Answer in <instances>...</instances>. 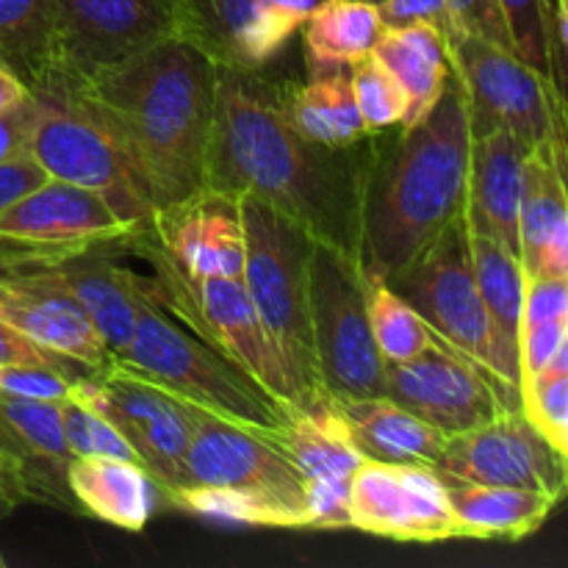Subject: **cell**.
<instances>
[{"mask_svg": "<svg viewBox=\"0 0 568 568\" xmlns=\"http://www.w3.org/2000/svg\"><path fill=\"white\" fill-rule=\"evenodd\" d=\"M436 471L453 480L532 488L560 499L568 486V458L519 408H508L486 425L447 436Z\"/></svg>", "mask_w": 568, "mask_h": 568, "instance_id": "cell-13", "label": "cell"}, {"mask_svg": "<svg viewBox=\"0 0 568 568\" xmlns=\"http://www.w3.org/2000/svg\"><path fill=\"white\" fill-rule=\"evenodd\" d=\"M31 98V89L22 81L20 72L11 67V61L0 53V111L14 109V105L26 103Z\"/></svg>", "mask_w": 568, "mask_h": 568, "instance_id": "cell-49", "label": "cell"}, {"mask_svg": "<svg viewBox=\"0 0 568 568\" xmlns=\"http://www.w3.org/2000/svg\"><path fill=\"white\" fill-rule=\"evenodd\" d=\"M325 0H258L253 33H250V70H258L303 28Z\"/></svg>", "mask_w": 568, "mask_h": 568, "instance_id": "cell-39", "label": "cell"}, {"mask_svg": "<svg viewBox=\"0 0 568 568\" xmlns=\"http://www.w3.org/2000/svg\"><path fill=\"white\" fill-rule=\"evenodd\" d=\"M530 150L519 136L503 128L475 133L469 142L466 225L497 239L514 255H519L521 178Z\"/></svg>", "mask_w": 568, "mask_h": 568, "instance_id": "cell-22", "label": "cell"}, {"mask_svg": "<svg viewBox=\"0 0 568 568\" xmlns=\"http://www.w3.org/2000/svg\"><path fill=\"white\" fill-rule=\"evenodd\" d=\"M349 483L353 480H303L311 530H349Z\"/></svg>", "mask_w": 568, "mask_h": 568, "instance_id": "cell-43", "label": "cell"}, {"mask_svg": "<svg viewBox=\"0 0 568 568\" xmlns=\"http://www.w3.org/2000/svg\"><path fill=\"white\" fill-rule=\"evenodd\" d=\"M519 261L525 277H568L566 164L549 144H538L525 159Z\"/></svg>", "mask_w": 568, "mask_h": 568, "instance_id": "cell-23", "label": "cell"}, {"mask_svg": "<svg viewBox=\"0 0 568 568\" xmlns=\"http://www.w3.org/2000/svg\"><path fill=\"white\" fill-rule=\"evenodd\" d=\"M386 286L408 300L444 344L497 377L519 397L477 288L464 211L438 233L436 242L414 264L405 266Z\"/></svg>", "mask_w": 568, "mask_h": 568, "instance_id": "cell-8", "label": "cell"}, {"mask_svg": "<svg viewBox=\"0 0 568 568\" xmlns=\"http://www.w3.org/2000/svg\"><path fill=\"white\" fill-rule=\"evenodd\" d=\"M397 128L394 136L392 128L369 133L361 205V272L369 283L414 264L466 203L471 128L455 72L416 125Z\"/></svg>", "mask_w": 568, "mask_h": 568, "instance_id": "cell-3", "label": "cell"}, {"mask_svg": "<svg viewBox=\"0 0 568 568\" xmlns=\"http://www.w3.org/2000/svg\"><path fill=\"white\" fill-rule=\"evenodd\" d=\"M67 483L81 514L116 530L142 532L155 510V483L136 460L72 458Z\"/></svg>", "mask_w": 568, "mask_h": 568, "instance_id": "cell-26", "label": "cell"}, {"mask_svg": "<svg viewBox=\"0 0 568 568\" xmlns=\"http://www.w3.org/2000/svg\"><path fill=\"white\" fill-rule=\"evenodd\" d=\"M525 419L568 458V364H555L525 377L519 386Z\"/></svg>", "mask_w": 568, "mask_h": 568, "instance_id": "cell-36", "label": "cell"}, {"mask_svg": "<svg viewBox=\"0 0 568 568\" xmlns=\"http://www.w3.org/2000/svg\"><path fill=\"white\" fill-rule=\"evenodd\" d=\"M305 59L311 75L353 67L375 50L383 33L381 11L369 0H325L303 22Z\"/></svg>", "mask_w": 568, "mask_h": 568, "instance_id": "cell-31", "label": "cell"}, {"mask_svg": "<svg viewBox=\"0 0 568 568\" xmlns=\"http://www.w3.org/2000/svg\"><path fill=\"white\" fill-rule=\"evenodd\" d=\"M136 222L122 220L100 194L44 178L0 214V236L39 247L78 253L92 244L125 242Z\"/></svg>", "mask_w": 568, "mask_h": 568, "instance_id": "cell-18", "label": "cell"}, {"mask_svg": "<svg viewBox=\"0 0 568 568\" xmlns=\"http://www.w3.org/2000/svg\"><path fill=\"white\" fill-rule=\"evenodd\" d=\"M369 3H375V6H377V3H381V0H369Z\"/></svg>", "mask_w": 568, "mask_h": 568, "instance_id": "cell-52", "label": "cell"}, {"mask_svg": "<svg viewBox=\"0 0 568 568\" xmlns=\"http://www.w3.org/2000/svg\"><path fill=\"white\" fill-rule=\"evenodd\" d=\"M31 133L28 155L55 181L75 183L100 194L122 220L142 225L150 205L133 181L120 148L64 67H50L31 83Z\"/></svg>", "mask_w": 568, "mask_h": 568, "instance_id": "cell-7", "label": "cell"}, {"mask_svg": "<svg viewBox=\"0 0 568 568\" xmlns=\"http://www.w3.org/2000/svg\"><path fill=\"white\" fill-rule=\"evenodd\" d=\"M17 505H20V497H17L14 477H11L9 460H6V455L0 453V516L11 514Z\"/></svg>", "mask_w": 568, "mask_h": 568, "instance_id": "cell-50", "label": "cell"}, {"mask_svg": "<svg viewBox=\"0 0 568 568\" xmlns=\"http://www.w3.org/2000/svg\"><path fill=\"white\" fill-rule=\"evenodd\" d=\"M31 98L14 109L0 111V161L28 153V133H31Z\"/></svg>", "mask_w": 568, "mask_h": 568, "instance_id": "cell-47", "label": "cell"}, {"mask_svg": "<svg viewBox=\"0 0 568 568\" xmlns=\"http://www.w3.org/2000/svg\"><path fill=\"white\" fill-rule=\"evenodd\" d=\"M181 39L203 50L216 67L250 70V33L258 0H178Z\"/></svg>", "mask_w": 568, "mask_h": 568, "instance_id": "cell-33", "label": "cell"}, {"mask_svg": "<svg viewBox=\"0 0 568 568\" xmlns=\"http://www.w3.org/2000/svg\"><path fill=\"white\" fill-rule=\"evenodd\" d=\"M59 67L89 75L181 39L178 0H55Z\"/></svg>", "mask_w": 568, "mask_h": 568, "instance_id": "cell-14", "label": "cell"}, {"mask_svg": "<svg viewBox=\"0 0 568 568\" xmlns=\"http://www.w3.org/2000/svg\"><path fill=\"white\" fill-rule=\"evenodd\" d=\"M78 89L120 148L150 214L209 189L216 64L203 50L166 39L81 75Z\"/></svg>", "mask_w": 568, "mask_h": 568, "instance_id": "cell-2", "label": "cell"}, {"mask_svg": "<svg viewBox=\"0 0 568 568\" xmlns=\"http://www.w3.org/2000/svg\"><path fill=\"white\" fill-rule=\"evenodd\" d=\"M516 55L549 81V26L558 0H499Z\"/></svg>", "mask_w": 568, "mask_h": 568, "instance_id": "cell-40", "label": "cell"}, {"mask_svg": "<svg viewBox=\"0 0 568 568\" xmlns=\"http://www.w3.org/2000/svg\"><path fill=\"white\" fill-rule=\"evenodd\" d=\"M355 449L366 460L381 464H416L436 469L447 433L399 405L397 399L364 397L336 403Z\"/></svg>", "mask_w": 568, "mask_h": 568, "instance_id": "cell-24", "label": "cell"}, {"mask_svg": "<svg viewBox=\"0 0 568 568\" xmlns=\"http://www.w3.org/2000/svg\"><path fill=\"white\" fill-rule=\"evenodd\" d=\"M366 311L383 361H410L442 342L419 311L386 283H369Z\"/></svg>", "mask_w": 568, "mask_h": 568, "instance_id": "cell-35", "label": "cell"}, {"mask_svg": "<svg viewBox=\"0 0 568 568\" xmlns=\"http://www.w3.org/2000/svg\"><path fill=\"white\" fill-rule=\"evenodd\" d=\"M469 255L483 305H486V314L491 320L494 338H497L505 366H508L510 377H514L516 388H519V322L527 283L525 270H521L519 255L510 253L497 239L486 236L480 231H471V227Z\"/></svg>", "mask_w": 568, "mask_h": 568, "instance_id": "cell-28", "label": "cell"}, {"mask_svg": "<svg viewBox=\"0 0 568 568\" xmlns=\"http://www.w3.org/2000/svg\"><path fill=\"white\" fill-rule=\"evenodd\" d=\"M122 250L148 261V266L153 270L150 292L161 311L181 322L200 342L227 355L233 364L253 375L266 392L297 408L286 366H283L272 338L266 336L242 277L186 275L166 258L164 250L150 239L142 225L122 242Z\"/></svg>", "mask_w": 568, "mask_h": 568, "instance_id": "cell-6", "label": "cell"}, {"mask_svg": "<svg viewBox=\"0 0 568 568\" xmlns=\"http://www.w3.org/2000/svg\"><path fill=\"white\" fill-rule=\"evenodd\" d=\"M70 397L111 422L153 477L161 497L189 486L186 449L192 442V405L120 361L78 377L70 386Z\"/></svg>", "mask_w": 568, "mask_h": 568, "instance_id": "cell-11", "label": "cell"}, {"mask_svg": "<svg viewBox=\"0 0 568 568\" xmlns=\"http://www.w3.org/2000/svg\"><path fill=\"white\" fill-rule=\"evenodd\" d=\"M44 170L31 159L28 153L14 155L9 161H0V214L14 203L17 197H22L26 192H31L33 186L44 181Z\"/></svg>", "mask_w": 568, "mask_h": 568, "instance_id": "cell-46", "label": "cell"}, {"mask_svg": "<svg viewBox=\"0 0 568 568\" xmlns=\"http://www.w3.org/2000/svg\"><path fill=\"white\" fill-rule=\"evenodd\" d=\"M0 320L39 347L100 372L114 361L103 336L53 264L26 266L0 277Z\"/></svg>", "mask_w": 568, "mask_h": 568, "instance_id": "cell-17", "label": "cell"}, {"mask_svg": "<svg viewBox=\"0 0 568 568\" xmlns=\"http://www.w3.org/2000/svg\"><path fill=\"white\" fill-rule=\"evenodd\" d=\"M366 136L344 148L314 142L292 125L281 92L253 72L216 67L209 189L261 200L361 266Z\"/></svg>", "mask_w": 568, "mask_h": 568, "instance_id": "cell-1", "label": "cell"}, {"mask_svg": "<svg viewBox=\"0 0 568 568\" xmlns=\"http://www.w3.org/2000/svg\"><path fill=\"white\" fill-rule=\"evenodd\" d=\"M244 225L242 281L292 381L297 408L331 403L311 336L314 239L250 194H236Z\"/></svg>", "mask_w": 568, "mask_h": 568, "instance_id": "cell-4", "label": "cell"}, {"mask_svg": "<svg viewBox=\"0 0 568 568\" xmlns=\"http://www.w3.org/2000/svg\"><path fill=\"white\" fill-rule=\"evenodd\" d=\"M67 255L72 253H61V250L39 247V244L14 242V239L0 236V277L9 275V272L26 270V266L55 264V261L67 258Z\"/></svg>", "mask_w": 568, "mask_h": 568, "instance_id": "cell-48", "label": "cell"}, {"mask_svg": "<svg viewBox=\"0 0 568 568\" xmlns=\"http://www.w3.org/2000/svg\"><path fill=\"white\" fill-rule=\"evenodd\" d=\"M0 566H6V560H3V555H0Z\"/></svg>", "mask_w": 568, "mask_h": 568, "instance_id": "cell-51", "label": "cell"}, {"mask_svg": "<svg viewBox=\"0 0 568 568\" xmlns=\"http://www.w3.org/2000/svg\"><path fill=\"white\" fill-rule=\"evenodd\" d=\"M369 281L358 264L325 244L311 253V336L331 403L386 394L381 349L366 311Z\"/></svg>", "mask_w": 568, "mask_h": 568, "instance_id": "cell-9", "label": "cell"}, {"mask_svg": "<svg viewBox=\"0 0 568 568\" xmlns=\"http://www.w3.org/2000/svg\"><path fill=\"white\" fill-rule=\"evenodd\" d=\"M186 477L189 486L253 488L305 510L303 477L277 442L275 430L222 419L194 405Z\"/></svg>", "mask_w": 568, "mask_h": 568, "instance_id": "cell-16", "label": "cell"}, {"mask_svg": "<svg viewBox=\"0 0 568 568\" xmlns=\"http://www.w3.org/2000/svg\"><path fill=\"white\" fill-rule=\"evenodd\" d=\"M275 436L303 480H353L355 469L364 460L349 438L336 403L294 408Z\"/></svg>", "mask_w": 568, "mask_h": 568, "instance_id": "cell-29", "label": "cell"}, {"mask_svg": "<svg viewBox=\"0 0 568 568\" xmlns=\"http://www.w3.org/2000/svg\"><path fill=\"white\" fill-rule=\"evenodd\" d=\"M281 100L292 125L314 142L344 148L366 136L347 67L314 72L303 87H288Z\"/></svg>", "mask_w": 568, "mask_h": 568, "instance_id": "cell-30", "label": "cell"}, {"mask_svg": "<svg viewBox=\"0 0 568 568\" xmlns=\"http://www.w3.org/2000/svg\"><path fill=\"white\" fill-rule=\"evenodd\" d=\"M114 361L222 419L281 430L294 410L227 355L192 336L153 300L142 305L131 344Z\"/></svg>", "mask_w": 568, "mask_h": 568, "instance_id": "cell-5", "label": "cell"}, {"mask_svg": "<svg viewBox=\"0 0 568 568\" xmlns=\"http://www.w3.org/2000/svg\"><path fill=\"white\" fill-rule=\"evenodd\" d=\"M447 48L469 105L471 136L503 128L527 148L566 144V98L541 72L510 50L469 33H449Z\"/></svg>", "mask_w": 568, "mask_h": 568, "instance_id": "cell-10", "label": "cell"}, {"mask_svg": "<svg viewBox=\"0 0 568 568\" xmlns=\"http://www.w3.org/2000/svg\"><path fill=\"white\" fill-rule=\"evenodd\" d=\"M347 70L366 133L397 128L408 111V98L397 78L388 72V67L375 53H369Z\"/></svg>", "mask_w": 568, "mask_h": 568, "instance_id": "cell-37", "label": "cell"}, {"mask_svg": "<svg viewBox=\"0 0 568 568\" xmlns=\"http://www.w3.org/2000/svg\"><path fill=\"white\" fill-rule=\"evenodd\" d=\"M349 530L405 544L455 538L442 475L430 466L364 458L349 483Z\"/></svg>", "mask_w": 568, "mask_h": 568, "instance_id": "cell-15", "label": "cell"}, {"mask_svg": "<svg viewBox=\"0 0 568 568\" xmlns=\"http://www.w3.org/2000/svg\"><path fill=\"white\" fill-rule=\"evenodd\" d=\"M386 397L397 399L438 430H471L519 408V397L469 358L438 342L410 361H386Z\"/></svg>", "mask_w": 568, "mask_h": 568, "instance_id": "cell-12", "label": "cell"}, {"mask_svg": "<svg viewBox=\"0 0 568 568\" xmlns=\"http://www.w3.org/2000/svg\"><path fill=\"white\" fill-rule=\"evenodd\" d=\"M442 480L455 519V538L521 541L541 530L560 503L555 494L532 491V488L486 486V483L453 480V477Z\"/></svg>", "mask_w": 568, "mask_h": 568, "instance_id": "cell-25", "label": "cell"}, {"mask_svg": "<svg viewBox=\"0 0 568 568\" xmlns=\"http://www.w3.org/2000/svg\"><path fill=\"white\" fill-rule=\"evenodd\" d=\"M61 427L72 458H122L139 464L136 453L111 427V422H105L89 405L78 403L75 397L61 399Z\"/></svg>", "mask_w": 568, "mask_h": 568, "instance_id": "cell-38", "label": "cell"}, {"mask_svg": "<svg viewBox=\"0 0 568 568\" xmlns=\"http://www.w3.org/2000/svg\"><path fill=\"white\" fill-rule=\"evenodd\" d=\"M372 53L388 67L408 98L403 128L416 125L436 105L453 75L447 33L433 22H408L399 28H383Z\"/></svg>", "mask_w": 568, "mask_h": 568, "instance_id": "cell-27", "label": "cell"}, {"mask_svg": "<svg viewBox=\"0 0 568 568\" xmlns=\"http://www.w3.org/2000/svg\"><path fill=\"white\" fill-rule=\"evenodd\" d=\"M447 9L449 33H469V37L488 39V42L516 53L499 0H447Z\"/></svg>", "mask_w": 568, "mask_h": 568, "instance_id": "cell-41", "label": "cell"}, {"mask_svg": "<svg viewBox=\"0 0 568 568\" xmlns=\"http://www.w3.org/2000/svg\"><path fill=\"white\" fill-rule=\"evenodd\" d=\"M0 453L9 460L20 503L81 514L67 483L72 453L61 427V399H20L0 394Z\"/></svg>", "mask_w": 568, "mask_h": 568, "instance_id": "cell-20", "label": "cell"}, {"mask_svg": "<svg viewBox=\"0 0 568 568\" xmlns=\"http://www.w3.org/2000/svg\"><path fill=\"white\" fill-rule=\"evenodd\" d=\"M116 250L120 242L92 244L53 264L55 275L87 311L114 358L131 344L142 305L153 300L150 277H142L116 258Z\"/></svg>", "mask_w": 568, "mask_h": 568, "instance_id": "cell-21", "label": "cell"}, {"mask_svg": "<svg viewBox=\"0 0 568 568\" xmlns=\"http://www.w3.org/2000/svg\"><path fill=\"white\" fill-rule=\"evenodd\" d=\"M0 53L28 87L59 67L55 0H0Z\"/></svg>", "mask_w": 568, "mask_h": 568, "instance_id": "cell-34", "label": "cell"}, {"mask_svg": "<svg viewBox=\"0 0 568 568\" xmlns=\"http://www.w3.org/2000/svg\"><path fill=\"white\" fill-rule=\"evenodd\" d=\"M166 258L194 277H242L244 225L236 194L203 189L142 222Z\"/></svg>", "mask_w": 568, "mask_h": 568, "instance_id": "cell-19", "label": "cell"}, {"mask_svg": "<svg viewBox=\"0 0 568 568\" xmlns=\"http://www.w3.org/2000/svg\"><path fill=\"white\" fill-rule=\"evenodd\" d=\"M381 20L386 28L408 26V22H433L449 33L447 0H381L377 3Z\"/></svg>", "mask_w": 568, "mask_h": 568, "instance_id": "cell-45", "label": "cell"}, {"mask_svg": "<svg viewBox=\"0 0 568 568\" xmlns=\"http://www.w3.org/2000/svg\"><path fill=\"white\" fill-rule=\"evenodd\" d=\"M164 499L170 508L222 525L270 527V530H311L308 514L300 505L272 494L236 486H183Z\"/></svg>", "mask_w": 568, "mask_h": 568, "instance_id": "cell-32", "label": "cell"}, {"mask_svg": "<svg viewBox=\"0 0 568 568\" xmlns=\"http://www.w3.org/2000/svg\"><path fill=\"white\" fill-rule=\"evenodd\" d=\"M20 364L48 366V369H55L61 372V375L70 377L72 383L83 375H92V369H87L83 364L39 347V344H33L31 338H26L22 333H17L14 327L6 325V322L0 320V366H20Z\"/></svg>", "mask_w": 568, "mask_h": 568, "instance_id": "cell-44", "label": "cell"}, {"mask_svg": "<svg viewBox=\"0 0 568 568\" xmlns=\"http://www.w3.org/2000/svg\"><path fill=\"white\" fill-rule=\"evenodd\" d=\"M70 377L55 369H48V366H0V394H6V397L59 403V399L70 397Z\"/></svg>", "mask_w": 568, "mask_h": 568, "instance_id": "cell-42", "label": "cell"}]
</instances>
